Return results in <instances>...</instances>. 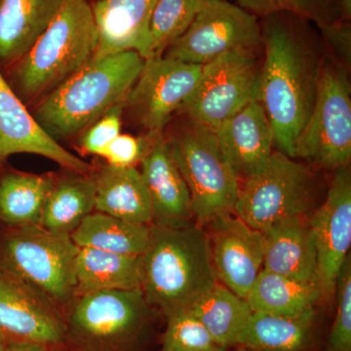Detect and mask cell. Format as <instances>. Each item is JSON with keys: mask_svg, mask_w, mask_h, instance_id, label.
<instances>
[{"mask_svg": "<svg viewBox=\"0 0 351 351\" xmlns=\"http://www.w3.org/2000/svg\"><path fill=\"white\" fill-rule=\"evenodd\" d=\"M263 234V269L318 283L317 253L306 217L289 219Z\"/></svg>", "mask_w": 351, "mask_h": 351, "instance_id": "cell-20", "label": "cell"}, {"mask_svg": "<svg viewBox=\"0 0 351 351\" xmlns=\"http://www.w3.org/2000/svg\"><path fill=\"white\" fill-rule=\"evenodd\" d=\"M47 351H77L73 348H69L68 346H58V348H48Z\"/></svg>", "mask_w": 351, "mask_h": 351, "instance_id": "cell-39", "label": "cell"}, {"mask_svg": "<svg viewBox=\"0 0 351 351\" xmlns=\"http://www.w3.org/2000/svg\"><path fill=\"white\" fill-rule=\"evenodd\" d=\"M327 45L339 59V63L350 66L351 62V25L348 21H334L326 24L317 25Z\"/></svg>", "mask_w": 351, "mask_h": 351, "instance_id": "cell-36", "label": "cell"}, {"mask_svg": "<svg viewBox=\"0 0 351 351\" xmlns=\"http://www.w3.org/2000/svg\"><path fill=\"white\" fill-rule=\"evenodd\" d=\"M323 297L318 283L295 280L263 269L246 301L253 313L299 317L315 311Z\"/></svg>", "mask_w": 351, "mask_h": 351, "instance_id": "cell-23", "label": "cell"}, {"mask_svg": "<svg viewBox=\"0 0 351 351\" xmlns=\"http://www.w3.org/2000/svg\"><path fill=\"white\" fill-rule=\"evenodd\" d=\"M78 247L40 226H10L0 237V269L38 291L64 313L75 297Z\"/></svg>", "mask_w": 351, "mask_h": 351, "instance_id": "cell-7", "label": "cell"}, {"mask_svg": "<svg viewBox=\"0 0 351 351\" xmlns=\"http://www.w3.org/2000/svg\"><path fill=\"white\" fill-rule=\"evenodd\" d=\"M189 311L167 318L160 351H226Z\"/></svg>", "mask_w": 351, "mask_h": 351, "instance_id": "cell-32", "label": "cell"}, {"mask_svg": "<svg viewBox=\"0 0 351 351\" xmlns=\"http://www.w3.org/2000/svg\"><path fill=\"white\" fill-rule=\"evenodd\" d=\"M237 351H248V350H244V348H240V350H237Z\"/></svg>", "mask_w": 351, "mask_h": 351, "instance_id": "cell-41", "label": "cell"}, {"mask_svg": "<svg viewBox=\"0 0 351 351\" xmlns=\"http://www.w3.org/2000/svg\"><path fill=\"white\" fill-rule=\"evenodd\" d=\"M235 4L253 14L265 17L276 13H290L316 25L338 21L336 0H233Z\"/></svg>", "mask_w": 351, "mask_h": 351, "instance_id": "cell-31", "label": "cell"}, {"mask_svg": "<svg viewBox=\"0 0 351 351\" xmlns=\"http://www.w3.org/2000/svg\"><path fill=\"white\" fill-rule=\"evenodd\" d=\"M141 269L145 300L166 319L188 311L218 283L209 237L193 223L151 225L149 244L141 256Z\"/></svg>", "mask_w": 351, "mask_h": 351, "instance_id": "cell-4", "label": "cell"}, {"mask_svg": "<svg viewBox=\"0 0 351 351\" xmlns=\"http://www.w3.org/2000/svg\"><path fill=\"white\" fill-rule=\"evenodd\" d=\"M93 175L75 174L56 180L44 205L40 226L48 232L71 237L88 215L95 211Z\"/></svg>", "mask_w": 351, "mask_h": 351, "instance_id": "cell-26", "label": "cell"}, {"mask_svg": "<svg viewBox=\"0 0 351 351\" xmlns=\"http://www.w3.org/2000/svg\"><path fill=\"white\" fill-rule=\"evenodd\" d=\"M144 62L135 51L91 62L29 112L58 144L75 140L110 108L124 103Z\"/></svg>", "mask_w": 351, "mask_h": 351, "instance_id": "cell-3", "label": "cell"}, {"mask_svg": "<svg viewBox=\"0 0 351 351\" xmlns=\"http://www.w3.org/2000/svg\"><path fill=\"white\" fill-rule=\"evenodd\" d=\"M215 274L225 287L246 299L263 269L265 234L253 230L234 214L208 223Z\"/></svg>", "mask_w": 351, "mask_h": 351, "instance_id": "cell-15", "label": "cell"}, {"mask_svg": "<svg viewBox=\"0 0 351 351\" xmlns=\"http://www.w3.org/2000/svg\"><path fill=\"white\" fill-rule=\"evenodd\" d=\"M336 9L339 20L350 22L351 0H336Z\"/></svg>", "mask_w": 351, "mask_h": 351, "instance_id": "cell-38", "label": "cell"}, {"mask_svg": "<svg viewBox=\"0 0 351 351\" xmlns=\"http://www.w3.org/2000/svg\"><path fill=\"white\" fill-rule=\"evenodd\" d=\"M64 313L66 346L77 351H140L151 327L142 289L75 295Z\"/></svg>", "mask_w": 351, "mask_h": 351, "instance_id": "cell-5", "label": "cell"}, {"mask_svg": "<svg viewBox=\"0 0 351 351\" xmlns=\"http://www.w3.org/2000/svg\"><path fill=\"white\" fill-rule=\"evenodd\" d=\"M0 351H6V343L1 336H0Z\"/></svg>", "mask_w": 351, "mask_h": 351, "instance_id": "cell-40", "label": "cell"}, {"mask_svg": "<svg viewBox=\"0 0 351 351\" xmlns=\"http://www.w3.org/2000/svg\"><path fill=\"white\" fill-rule=\"evenodd\" d=\"M317 253L318 283L331 297L339 269L351 245V173L350 166L336 170L326 199L308 219Z\"/></svg>", "mask_w": 351, "mask_h": 351, "instance_id": "cell-14", "label": "cell"}, {"mask_svg": "<svg viewBox=\"0 0 351 351\" xmlns=\"http://www.w3.org/2000/svg\"><path fill=\"white\" fill-rule=\"evenodd\" d=\"M306 21L290 13L265 16L260 97L278 152L295 158V145L316 96L321 61Z\"/></svg>", "mask_w": 351, "mask_h": 351, "instance_id": "cell-1", "label": "cell"}, {"mask_svg": "<svg viewBox=\"0 0 351 351\" xmlns=\"http://www.w3.org/2000/svg\"><path fill=\"white\" fill-rule=\"evenodd\" d=\"M157 2L158 0H96L92 8L99 43L93 61L125 51H135L143 59H149V22Z\"/></svg>", "mask_w": 351, "mask_h": 351, "instance_id": "cell-19", "label": "cell"}, {"mask_svg": "<svg viewBox=\"0 0 351 351\" xmlns=\"http://www.w3.org/2000/svg\"><path fill=\"white\" fill-rule=\"evenodd\" d=\"M179 117L181 119L164 138L188 186L195 219L208 225L234 214L240 182L219 149L216 132Z\"/></svg>", "mask_w": 351, "mask_h": 351, "instance_id": "cell-6", "label": "cell"}, {"mask_svg": "<svg viewBox=\"0 0 351 351\" xmlns=\"http://www.w3.org/2000/svg\"><path fill=\"white\" fill-rule=\"evenodd\" d=\"M202 66L163 56L145 60L123 103L124 112L145 132V137L154 140L163 135L195 90Z\"/></svg>", "mask_w": 351, "mask_h": 351, "instance_id": "cell-12", "label": "cell"}, {"mask_svg": "<svg viewBox=\"0 0 351 351\" xmlns=\"http://www.w3.org/2000/svg\"><path fill=\"white\" fill-rule=\"evenodd\" d=\"M244 48H263L258 17L226 0H204L188 31L163 57L204 66L226 53Z\"/></svg>", "mask_w": 351, "mask_h": 351, "instance_id": "cell-11", "label": "cell"}, {"mask_svg": "<svg viewBox=\"0 0 351 351\" xmlns=\"http://www.w3.org/2000/svg\"><path fill=\"white\" fill-rule=\"evenodd\" d=\"M140 171L152 210V225L182 226L193 223L191 193L171 156L164 134L152 141Z\"/></svg>", "mask_w": 351, "mask_h": 351, "instance_id": "cell-18", "label": "cell"}, {"mask_svg": "<svg viewBox=\"0 0 351 351\" xmlns=\"http://www.w3.org/2000/svg\"><path fill=\"white\" fill-rule=\"evenodd\" d=\"M6 343V351H47L48 348L36 343H13L8 341Z\"/></svg>", "mask_w": 351, "mask_h": 351, "instance_id": "cell-37", "label": "cell"}, {"mask_svg": "<svg viewBox=\"0 0 351 351\" xmlns=\"http://www.w3.org/2000/svg\"><path fill=\"white\" fill-rule=\"evenodd\" d=\"M16 154L46 157L75 174H91L93 169L43 130L0 71V164Z\"/></svg>", "mask_w": 351, "mask_h": 351, "instance_id": "cell-16", "label": "cell"}, {"mask_svg": "<svg viewBox=\"0 0 351 351\" xmlns=\"http://www.w3.org/2000/svg\"><path fill=\"white\" fill-rule=\"evenodd\" d=\"M203 2L204 0H158L149 22V58L163 56L188 31Z\"/></svg>", "mask_w": 351, "mask_h": 351, "instance_id": "cell-30", "label": "cell"}, {"mask_svg": "<svg viewBox=\"0 0 351 351\" xmlns=\"http://www.w3.org/2000/svg\"><path fill=\"white\" fill-rule=\"evenodd\" d=\"M151 235V226L131 223L94 211L71 235L78 248H92L141 257Z\"/></svg>", "mask_w": 351, "mask_h": 351, "instance_id": "cell-28", "label": "cell"}, {"mask_svg": "<svg viewBox=\"0 0 351 351\" xmlns=\"http://www.w3.org/2000/svg\"><path fill=\"white\" fill-rule=\"evenodd\" d=\"M219 345L235 346L240 332L253 313L246 299L217 283L189 308Z\"/></svg>", "mask_w": 351, "mask_h": 351, "instance_id": "cell-29", "label": "cell"}, {"mask_svg": "<svg viewBox=\"0 0 351 351\" xmlns=\"http://www.w3.org/2000/svg\"><path fill=\"white\" fill-rule=\"evenodd\" d=\"M316 311L299 317L253 313L235 346L248 351H304L313 336Z\"/></svg>", "mask_w": 351, "mask_h": 351, "instance_id": "cell-25", "label": "cell"}, {"mask_svg": "<svg viewBox=\"0 0 351 351\" xmlns=\"http://www.w3.org/2000/svg\"><path fill=\"white\" fill-rule=\"evenodd\" d=\"M337 311L329 339L328 351H351V258L348 256L335 284Z\"/></svg>", "mask_w": 351, "mask_h": 351, "instance_id": "cell-33", "label": "cell"}, {"mask_svg": "<svg viewBox=\"0 0 351 351\" xmlns=\"http://www.w3.org/2000/svg\"><path fill=\"white\" fill-rule=\"evenodd\" d=\"M98 43L91 4L87 0H64L31 49L2 73L29 110L91 63Z\"/></svg>", "mask_w": 351, "mask_h": 351, "instance_id": "cell-2", "label": "cell"}, {"mask_svg": "<svg viewBox=\"0 0 351 351\" xmlns=\"http://www.w3.org/2000/svg\"><path fill=\"white\" fill-rule=\"evenodd\" d=\"M95 211L140 225L151 226V197L140 171L135 167L101 166L93 174Z\"/></svg>", "mask_w": 351, "mask_h": 351, "instance_id": "cell-22", "label": "cell"}, {"mask_svg": "<svg viewBox=\"0 0 351 351\" xmlns=\"http://www.w3.org/2000/svg\"><path fill=\"white\" fill-rule=\"evenodd\" d=\"M75 278V295L100 291L142 289L141 257L78 248Z\"/></svg>", "mask_w": 351, "mask_h": 351, "instance_id": "cell-24", "label": "cell"}, {"mask_svg": "<svg viewBox=\"0 0 351 351\" xmlns=\"http://www.w3.org/2000/svg\"><path fill=\"white\" fill-rule=\"evenodd\" d=\"M154 140L147 137H134L120 133L104 152V158L108 165L115 167H132L141 162L149 151Z\"/></svg>", "mask_w": 351, "mask_h": 351, "instance_id": "cell-35", "label": "cell"}, {"mask_svg": "<svg viewBox=\"0 0 351 351\" xmlns=\"http://www.w3.org/2000/svg\"><path fill=\"white\" fill-rule=\"evenodd\" d=\"M0 336L5 343L66 346L64 315L44 295L0 269Z\"/></svg>", "mask_w": 351, "mask_h": 351, "instance_id": "cell-13", "label": "cell"}, {"mask_svg": "<svg viewBox=\"0 0 351 351\" xmlns=\"http://www.w3.org/2000/svg\"><path fill=\"white\" fill-rule=\"evenodd\" d=\"M123 113V104L114 106L83 131L75 138L80 151L83 154L101 157L108 145L119 135Z\"/></svg>", "mask_w": 351, "mask_h": 351, "instance_id": "cell-34", "label": "cell"}, {"mask_svg": "<svg viewBox=\"0 0 351 351\" xmlns=\"http://www.w3.org/2000/svg\"><path fill=\"white\" fill-rule=\"evenodd\" d=\"M295 157L330 170L350 166V85L348 69L339 62L323 61L315 104L298 138Z\"/></svg>", "mask_w": 351, "mask_h": 351, "instance_id": "cell-10", "label": "cell"}, {"mask_svg": "<svg viewBox=\"0 0 351 351\" xmlns=\"http://www.w3.org/2000/svg\"><path fill=\"white\" fill-rule=\"evenodd\" d=\"M313 186L308 168L272 152L262 170L240 182L234 215L253 230L269 232L289 219L306 217Z\"/></svg>", "mask_w": 351, "mask_h": 351, "instance_id": "cell-8", "label": "cell"}, {"mask_svg": "<svg viewBox=\"0 0 351 351\" xmlns=\"http://www.w3.org/2000/svg\"><path fill=\"white\" fill-rule=\"evenodd\" d=\"M215 132L219 149L239 182L262 170L274 152V132L258 100L245 106Z\"/></svg>", "mask_w": 351, "mask_h": 351, "instance_id": "cell-17", "label": "cell"}, {"mask_svg": "<svg viewBox=\"0 0 351 351\" xmlns=\"http://www.w3.org/2000/svg\"><path fill=\"white\" fill-rule=\"evenodd\" d=\"M56 178L6 171L0 175V221L10 226H39Z\"/></svg>", "mask_w": 351, "mask_h": 351, "instance_id": "cell-27", "label": "cell"}, {"mask_svg": "<svg viewBox=\"0 0 351 351\" xmlns=\"http://www.w3.org/2000/svg\"><path fill=\"white\" fill-rule=\"evenodd\" d=\"M64 0H0V71L24 56L46 31Z\"/></svg>", "mask_w": 351, "mask_h": 351, "instance_id": "cell-21", "label": "cell"}, {"mask_svg": "<svg viewBox=\"0 0 351 351\" xmlns=\"http://www.w3.org/2000/svg\"><path fill=\"white\" fill-rule=\"evenodd\" d=\"M261 49L226 53L202 66L199 80L177 114L216 130L260 97Z\"/></svg>", "mask_w": 351, "mask_h": 351, "instance_id": "cell-9", "label": "cell"}]
</instances>
